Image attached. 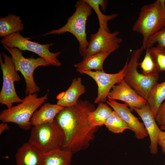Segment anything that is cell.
<instances>
[{
    "label": "cell",
    "instance_id": "obj_26",
    "mask_svg": "<svg viewBox=\"0 0 165 165\" xmlns=\"http://www.w3.org/2000/svg\"><path fill=\"white\" fill-rule=\"evenodd\" d=\"M150 49L158 72L165 71V48L152 46Z\"/></svg>",
    "mask_w": 165,
    "mask_h": 165
},
{
    "label": "cell",
    "instance_id": "obj_9",
    "mask_svg": "<svg viewBox=\"0 0 165 165\" xmlns=\"http://www.w3.org/2000/svg\"><path fill=\"white\" fill-rule=\"evenodd\" d=\"M0 54V64L3 74V84L0 92V103L7 108L12 107L15 103H21V99L17 94L14 86L15 82H19L20 78L16 71L11 57L3 52Z\"/></svg>",
    "mask_w": 165,
    "mask_h": 165
},
{
    "label": "cell",
    "instance_id": "obj_29",
    "mask_svg": "<svg viewBox=\"0 0 165 165\" xmlns=\"http://www.w3.org/2000/svg\"><path fill=\"white\" fill-rule=\"evenodd\" d=\"M158 144L161 147L162 152L165 154V131H161L158 139Z\"/></svg>",
    "mask_w": 165,
    "mask_h": 165
},
{
    "label": "cell",
    "instance_id": "obj_13",
    "mask_svg": "<svg viewBox=\"0 0 165 165\" xmlns=\"http://www.w3.org/2000/svg\"><path fill=\"white\" fill-rule=\"evenodd\" d=\"M106 103L117 113L132 131L138 139H143L148 135L144 123L133 115L126 103H120L115 100L108 99Z\"/></svg>",
    "mask_w": 165,
    "mask_h": 165
},
{
    "label": "cell",
    "instance_id": "obj_12",
    "mask_svg": "<svg viewBox=\"0 0 165 165\" xmlns=\"http://www.w3.org/2000/svg\"><path fill=\"white\" fill-rule=\"evenodd\" d=\"M107 98L124 102L128 105L131 111L141 108L147 103V100L131 87L124 79L112 87Z\"/></svg>",
    "mask_w": 165,
    "mask_h": 165
},
{
    "label": "cell",
    "instance_id": "obj_19",
    "mask_svg": "<svg viewBox=\"0 0 165 165\" xmlns=\"http://www.w3.org/2000/svg\"><path fill=\"white\" fill-rule=\"evenodd\" d=\"M24 29L20 17L10 13L0 18V37H5Z\"/></svg>",
    "mask_w": 165,
    "mask_h": 165
},
{
    "label": "cell",
    "instance_id": "obj_2",
    "mask_svg": "<svg viewBox=\"0 0 165 165\" xmlns=\"http://www.w3.org/2000/svg\"><path fill=\"white\" fill-rule=\"evenodd\" d=\"M165 26L164 0H157L142 6L132 30L142 35V46L145 49L150 38Z\"/></svg>",
    "mask_w": 165,
    "mask_h": 165
},
{
    "label": "cell",
    "instance_id": "obj_21",
    "mask_svg": "<svg viewBox=\"0 0 165 165\" xmlns=\"http://www.w3.org/2000/svg\"><path fill=\"white\" fill-rule=\"evenodd\" d=\"M165 99V81L157 82L150 91L147 101L150 109L155 118L158 110Z\"/></svg>",
    "mask_w": 165,
    "mask_h": 165
},
{
    "label": "cell",
    "instance_id": "obj_11",
    "mask_svg": "<svg viewBox=\"0 0 165 165\" xmlns=\"http://www.w3.org/2000/svg\"><path fill=\"white\" fill-rule=\"evenodd\" d=\"M119 34L118 31L111 33L99 28L97 32L90 35L88 46L85 50L79 53L80 55L84 58L101 52L115 50L123 41L121 38L117 37Z\"/></svg>",
    "mask_w": 165,
    "mask_h": 165
},
{
    "label": "cell",
    "instance_id": "obj_27",
    "mask_svg": "<svg viewBox=\"0 0 165 165\" xmlns=\"http://www.w3.org/2000/svg\"><path fill=\"white\" fill-rule=\"evenodd\" d=\"M156 43H157V47L165 48V26L150 38L146 44L145 49L150 48Z\"/></svg>",
    "mask_w": 165,
    "mask_h": 165
},
{
    "label": "cell",
    "instance_id": "obj_6",
    "mask_svg": "<svg viewBox=\"0 0 165 165\" xmlns=\"http://www.w3.org/2000/svg\"><path fill=\"white\" fill-rule=\"evenodd\" d=\"M144 49L142 46L132 52L129 60H127L124 79L131 87L147 100L151 90L157 82L159 75L158 74L148 76L138 71V61Z\"/></svg>",
    "mask_w": 165,
    "mask_h": 165
},
{
    "label": "cell",
    "instance_id": "obj_10",
    "mask_svg": "<svg viewBox=\"0 0 165 165\" xmlns=\"http://www.w3.org/2000/svg\"><path fill=\"white\" fill-rule=\"evenodd\" d=\"M127 61L123 68L119 72L113 74L105 73L104 71H85L76 69L81 74L86 75L92 78L97 86V95L95 99V104L106 101L107 97L112 87L124 79Z\"/></svg>",
    "mask_w": 165,
    "mask_h": 165
},
{
    "label": "cell",
    "instance_id": "obj_1",
    "mask_svg": "<svg viewBox=\"0 0 165 165\" xmlns=\"http://www.w3.org/2000/svg\"><path fill=\"white\" fill-rule=\"evenodd\" d=\"M95 109L89 101L79 100L72 106L64 107L57 114L55 119L64 135L62 149L74 154L88 148L99 128L92 126L88 120L89 113Z\"/></svg>",
    "mask_w": 165,
    "mask_h": 165
},
{
    "label": "cell",
    "instance_id": "obj_23",
    "mask_svg": "<svg viewBox=\"0 0 165 165\" xmlns=\"http://www.w3.org/2000/svg\"><path fill=\"white\" fill-rule=\"evenodd\" d=\"M96 108L90 112L88 120L90 124L96 127H100L105 124L112 113V108L104 102H100Z\"/></svg>",
    "mask_w": 165,
    "mask_h": 165
},
{
    "label": "cell",
    "instance_id": "obj_17",
    "mask_svg": "<svg viewBox=\"0 0 165 165\" xmlns=\"http://www.w3.org/2000/svg\"><path fill=\"white\" fill-rule=\"evenodd\" d=\"M64 108L57 104H44L32 115L30 121L31 126H34L52 122L55 120L57 114Z\"/></svg>",
    "mask_w": 165,
    "mask_h": 165
},
{
    "label": "cell",
    "instance_id": "obj_28",
    "mask_svg": "<svg viewBox=\"0 0 165 165\" xmlns=\"http://www.w3.org/2000/svg\"><path fill=\"white\" fill-rule=\"evenodd\" d=\"M155 119L159 125H165V101L161 105Z\"/></svg>",
    "mask_w": 165,
    "mask_h": 165
},
{
    "label": "cell",
    "instance_id": "obj_32",
    "mask_svg": "<svg viewBox=\"0 0 165 165\" xmlns=\"http://www.w3.org/2000/svg\"><path fill=\"white\" fill-rule=\"evenodd\" d=\"M164 4L165 6V0H164Z\"/></svg>",
    "mask_w": 165,
    "mask_h": 165
},
{
    "label": "cell",
    "instance_id": "obj_7",
    "mask_svg": "<svg viewBox=\"0 0 165 165\" xmlns=\"http://www.w3.org/2000/svg\"><path fill=\"white\" fill-rule=\"evenodd\" d=\"M3 48L10 54L16 71H19L24 78L26 83L25 94L37 93L40 88L34 81L33 75L35 69L39 66L50 65L41 57L26 58L23 55V52L16 48H9L5 46Z\"/></svg>",
    "mask_w": 165,
    "mask_h": 165
},
{
    "label": "cell",
    "instance_id": "obj_33",
    "mask_svg": "<svg viewBox=\"0 0 165 165\" xmlns=\"http://www.w3.org/2000/svg\"><path fill=\"white\" fill-rule=\"evenodd\" d=\"M164 165H165V164H164Z\"/></svg>",
    "mask_w": 165,
    "mask_h": 165
},
{
    "label": "cell",
    "instance_id": "obj_5",
    "mask_svg": "<svg viewBox=\"0 0 165 165\" xmlns=\"http://www.w3.org/2000/svg\"><path fill=\"white\" fill-rule=\"evenodd\" d=\"M64 134L55 119L51 122L33 126L28 142L44 153L62 149Z\"/></svg>",
    "mask_w": 165,
    "mask_h": 165
},
{
    "label": "cell",
    "instance_id": "obj_31",
    "mask_svg": "<svg viewBox=\"0 0 165 165\" xmlns=\"http://www.w3.org/2000/svg\"><path fill=\"white\" fill-rule=\"evenodd\" d=\"M160 129L161 130H163L165 131V125L160 126Z\"/></svg>",
    "mask_w": 165,
    "mask_h": 165
},
{
    "label": "cell",
    "instance_id": "obj_18",
    "mask_svg": "<svg viewBox=\"0 0 165 165\" xmlns=\"http://www.w3.org/2000/svg\"><path fill=\"white\" fill-rule=\"evenodd\" d=\"M111 50L100 52L83 58L82 61L75 64L74 66L77 69L85 71H104L103 64L107 57L115 51Z\"/></svg>",
    "mask_w": 165,
    "mask_h": 165
},
{
    "label": "cell",
    "instance_id": "obj_20",
    "mask_svg": "<svg viewBox=\"0 0 165 165\" xmlns=\"http://www.w3.org/2000/svg\"><path fill=\"white\" fill-rule=\"evenodd\" d=\"M73 154L62 148L52 151L44 154L42 165H71Z\"/></svg>",
    "mask_w": 165,
    "mask_h": 165
},
{
    "label": "cell",
    "instance_id": "obj_25",
    "mask_svg": "<svg viewBox=\"0 0 165 165\" xmlns=\"http://www.w3.org/2000/svg\"><path fill=\"white\" fill-rule=\"evenodd\" d=\"M139 66L142 70L141 73L145 75L151 76L159 74L150 48L146 49L144 58L141 62L138 63Z\"/></svg>",
    "mask_w": 165,
    "mask_h": 165
},
{
    "label": "cell",
    "instance_id": "obj_22",
    "mask_svg": "<svg viewBox=\"0 0 165 165\" xmlns=\"http://www.w3.org/2000/svg\"><path fill=\"white\" fill-rule=\"evenodd\" d=\"M86 2L91 7L95 12L98 18L99 22V28L110 32L108 26L109 21L116 18L118 13H114L111 15H107L102 13L99 6H101L102 11L105 12L107 6L108 1L106 0H85Z\"/></svg>",
    "mask_w": 165,
    "mask_h": 165
},
{
    "label": "cell",
    "instance_id": "obj_16",
    "mask_svg": "<svg viewBox=\"0 0 165 165\" xmlns=\"http://www.w3.org/2000/svg\"><path fill=\"white\" fill-rule=\"evenodd\" d=\"M85 91V87L82 83L81 78H74L66 91L57 95V104L64 107L72 106L77 103L79 97Z\"/></svg>",
    "mask_w": 165,
    "mask_h": 165
},
{
    "label": "cell",
    "instance_id": "obj_3",
    "mask_svg": "<svg viewBox=\"0 0 165 165\" xmlns=\"http://www.w3.org/2000/svg\"><path fill=\"white\" fill-rule=\"evenodd\" d=\"M75 7V12L67 19L66 23L64 25L59 29L53 30L42 36L70 33L75 37L79 43L80 53L85 50L89 45L86 38V24L88 18L91 15L92 9L85 0L78 1Z\"/></svg>",
    "mask_w": 165,
    "mask_h": 165
},
{
    "label": "cell",
    "instance_id": "obj_8",
    "mask_svg": "<svg viewBox=\"0 0 165 165\" xmlns=\"http://www.w3.org/2000/svg\"><path fill=\"white\" fill-rule=\"evenodd\" d=\"M3 46L9 48H16L21 50H27L34 53L44 59L50 65L60 66L62 63L57 57L61 52L56 53L50 51V47L54 43L40 44L29 40L23 36L20 32L3 37L1 40Z\"/></svg>",
    "mask_w": 165,
    "mask_h": 165
},
{
    "label": "cell",
    "instance_id": "obj_15",
    "mask_svg": "<svg viewBox=\"0 0 165 165\" xmlns=\"http://www.w3.org/2000/svg\"><path fill=\"white\" fill-rule=\"evenodd\" d=\"M44 154L35 146L27 142L17 150L15 154L16 165H42Z\"/></svg>",
    "mask_w": 165,
    "mask_h": 165
},
{
    "label": "cell",
    "instance_id": "obj_14",
    "mask_svg": "<svg viewBox=\"0 0 165 165\" xmlns=\"http://www.w3.org/2000/svg\"><path fill=\"white\" fill-rule=\"evenodd\" d=\"M141 118L145 128L150 138V151L152 154L158 152V141L161 131L158 127L155 118L151 112L148 104L143 108L134 110Z\"/></svg>",
    "mask_w": 165,
    "mask_h": 165
},
{
    "label": "cell",
    "instance_id": "obj_4",
    "mask_svg": "<svg viewBox=\"0 0 165 165\" xmlns=\"http://www.w3.org/2000/svg\"><path fill=\"white\" fill-rule=\"evenodd\" d=\"M46 94L38 97L36 93L27 95L22 102L2 110L0 114L2 122L15 123L24 130L30 129L31 118L36 110L48 99Z\"/></svg>",
    "mask_w": 165,
    "mask_h": 165
},
{
    "label": "cell",
    "instance_id": "obj_30",
    "mask_svg": "<svg viewBox=\"0 0 165 165\" xmlns=\"http://www.w3.org/2000/svg\"><path fill=\"white\" fill-rule=\"evenodd\" d=\"M9 127L6 123L2 122L0 124V134H1L4 131L8 130Z\"/></svg>",
    "mask_w": 165,
    "mask_h": 165
},
{
    "label": "cell",
    "instance_id": "obj_24",
    "mask_svg": "<svg viewBox=\"0 0 165 165\" xmlns=\"http://www.w3.org/2000/svg\"><path fill=\"white\" fill-rule=\"evenodd\" d=\"M105 125L109 131L114 134L121 133L125 130L129 129L125 121L114 110L107 119Z\"/></svg>",
    "mask_w": 165,
    "mask_h": 165
}]
</instances>
